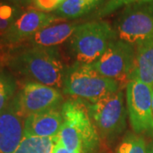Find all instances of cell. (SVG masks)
I'll use <instances>...</instances> for the list:
<instances>
[{
	"label": "cell",
	"instance_id": "cell-4",
	"mask_svg": "<svg viewBox=\"0 0 153 153\" xmlns=\"http://www.w3.org/2000/svg\"><path fill=\"white\" fill-rule=\"evenodd\" d=\"M115 32L118 39L135 47L153 35V0H139L125 6Z\"/></svg>",
	"mask_w": 153,
	"mask_h": 153
},
{
	"label": "cell",
	"instance_id": "cell-6",
	"mask_svg": "<svg viewBox=\"0 0 153 153\" xmlns=\"http://www.w3.org/2000/svg\"><path fill=\"white\" fill-rule=\"evenodd\" d=\"M135 59L134 46L120 39H115L104 54L91 65L99 73L117 81L122 86L123 82L128 84L133 77Z\"/></svg>",
	"mask_w": 153,
	"mask_h": 153
},
{
	"label": "cell",
	"instance_id": "cell-12",
	"mask_svg": "<svg viewBox=\"0 0 153 153\" xmlns=\"http://www.w3.org/2000/svg\"><path fill=\"white\" fill-rule=\"evenodd\" d=\"M58 110H49L28 116L24 120V137L57 136L63 124L61 109Z\"/></svg>",
	"mask_w": 153,
	"mask_h": 153
},
{
	"label": "cell",
	"instance_id": "cell-2",
	"mask_svg": "<svg viewBox=\"0 0 153 153\" xmlns=\"http://www.w3.org/2000/svg\"><path fill=\"white\" fill-rule=\"evenodd\" d=\"M120 84L99 73L92 65L76 62L67 69L63 83L66 94L96 102L117 92Z\"/></svg>",
	"mask_w": 153,
	"mask_h": 153
},
{
	"label": "cell",
	"instance_id": "cell-18",
	"mask_svg": "<svg viewBox=\"0 0 153 153\" xmlns=\"http://www.w3.org/2000/svg\"><path fill=\"white\" fill-rule=\"evenodd\" d=\"M16 89V82L9 74L0 72V113L13 100Z\"/></svg>",
	"mask_w": 153,
	"mask_h": 153
},
{
	"label": "cell",
	"instance_id": "cell-17",
	"mask_svg": "<svg viewBox=\"0 0 153 153\" xmlns=\"http://www.w3.org/2000/svg\"><path fill=\"white\" fill-rule=\"evenodd\" d=\"M57 140L64 147L71 152L83 153L81 137L76 128L68 122L63 120V124L57 135Z\"/></svg>",
	"mask_w": 153,
	"mask_h": 153
},
{
	"label": "cell",
	"instance_id": "cell-28",
	"mask_svg": "<svg viewBox=\"0 0 153 153\" xmlns=\"http://www.w3.org/2000/svg\"><path fill=\"white\" fill-rule=\"evenodd\" d=\"M58 1H59V2H60V3H62V2H63V1H65V0H58Z\"/></svg>",
	"mask_w": 153,
	"mask_h": 153
},
{
	"label": "cell",
	"instance_id": "cell-26",
	"mask_svg": "<svg viewBox=\"0 0 153 153\" xmlns=\"http://www.w3.org/2000/svg\"><path fill=\"white\" fill-rule=\"evenodd\" d=\"M94 1H96L97 3H99V4H100V3H101V2H102L103 0H94Z\"/></svg>",
	"mask_w": 153,
	"mask_h": 153
},
{
	"label": "cell",
	"instance_id": "cell-15",
	"mask_svg": "<svg viewBox=\"0 0 153 153\" xmlns=\"http://www.w3.org/2000/svg\"><path fill=\"white\" fill-rule=\"evenodd\" d=\"M99 4L94 0H65L54 15L60 19H76L88 14Z\"/></svg>",
	"mask_w": 153,
	"mask_h": 153
},
{
	"label": "cell",
	"instance_id": "cell-7",
	"mask_svg": "<svg viewBox=\"0 0 153 153\" xmlns=\"http://www.w3.org/2000/svg\"><path fill=\"white\" fill-rule=\"evenodd\" d=\"M127 111L135 134L153 136L152 87L138 77L126 85Z\"/></svg>",
	"mask_w": 153,
	"mask_h": 153
},
{
	"label": "cell",
	"instance_id": "cell-21",
	"mask_svg": "<svg viewBox=\"0 0 153 153\" xmlns=\"http://www.w3.org/2000/svg\"><path fill=\"white\" fill-rule=\"evenodd\" d=\"M52 153H73L70 152L69 150H67L66 147H64L61 144H60L57 138H56V141H55V145H54V147L52 150Z\"/></svg>",
	"mask_w": 153,
	"mask_h": 153
},
{
	"label": "cell",
	"instance_id": "cell-5",
	"mask_svg": "<svg viewBox=\"0 0 153 153\" xmlns=\"http://www.w3.org/2000/svg\"><path fill=\"white\" fill-rule=\"evenodd\" d=\"M86 105L94 124L102 138L111 140L124 131L128 111L121 89Z\"/></svg>",
	"mask_w": 153,
	"mask_h": 153
},
{
	"label": "cell",
	"instance_id": "cell-8",
	"mask_svg": "<svg viewBox=\"0 0 153 153\" xmlns=\"http://www.w3.org/2000/svg\"><path fill=\"white\" fill-rule=\"evenodd\" d=\"M62 101V94L59 89L34 82L25 83L12 100L17 113L24 120L34 113L59 109Z\"/></svg>",
	"mask_w": 153,
	"mask_h": 153
},
{
	"label": "cell",
	"instance_id": "cell-23",
	"mask_svg": "<svg viewBox=\"0 0 153 153\" xmlns=\"http://www.w3.org/2000/svg\"><path fill=\"white\" fill-rule=\"evenodd\" d=\"M9 54L5 52L4 50L0 49V66L4 63V62H7L8 59H9Z\"/></svg>",
	"mask_w": 153,
	"mask_h": 153
},
{
	"label": "cell",
	"instance_id": "cell-14",
	"mask_svg": "<svg viewBox=\"0 0 153 153\" xmlns=\"http://www.w3.org/2000/svg\"><path fill=\"white\" fill-rule=\"evenodd\" d=\"M133 77H138L153 86V35L136 46L135 69Z\"/></svg>",
	"mask_w": 153,
	"mask_h": 153
},
{
	"label": "cell",
	"instance_id": "cell-25",
	"mask_svg": "<svg viewBox=\"0 0 153 153\" xmlns=\"http://www.w3.org/2000/svg\"><path fill=\"white\" fill-rule=\"evenodd\" d=\"M147 153H153V141L147 146Z\"/></svg>",
	"mask_w": 153,
	"mask_h": 153
},
{
	"label": "cell",
	"instance_id": "cell-22",
	"mask_svg": "<svg viewBox=\"0 0 153 153\" xmlns=\"http://www.w3.org/2000/svg\"><path fill=\"white\" fill-rule=\"evenodd\" d=\"M18 6H26L33 4V0H8Z\"/></svg>",
	"mask_w": 153,
	"mask_h": 153
},
{
	"label": "cell",
	"instance_id": "cell-10",
	"mask_svg": "<svg viewBox=\"0 0 153 153\" xmlns=\"http://www.w3.org/2000/svg\"><path fill=\"white\" fill-rule=\"evenodd\" d=\"M63 120L73 126L81 137L83 153H93L100 144L99 133L87 105L79 100H68L61 105Z\"/></svg>",
	"mask_w": 153,
	"mask_h": 153
},
{
	"label": "cell",
	"instance_id": "cell-27",
	"mask_svg": "<svg viewBox=\"0 0 153 153\" xmlns=\"http://www.w3.org/2000/svg\"><path fill=\"white\" fill-rule=\"evenodd\" d=\"M152 111H153V86H152Z\"/></svg>",
	"mask_w": 153,
	"mask_h": 153
},
{
	"label": "cell",
	"instance_id": "cell-19",
	"mask_svg": "<svg viewBox=\"0 0 153 153\" xmlns=\"http://www.w3.org/2000/svg\"><path fill=\"white\" fill-rule=\"evenodd\" d=\"M117 153H147V146L142 137L128 133L120 143Z\"/></svg>",
	"mask_w": 153,
	"mask_h": 153
},
{
	"label": "cell",
	"instance_id": "cell-24",
	"mask_svg": "<svg viewBox=\"0 0 153 153\" xmlns=\"http://www.w3.org/2000/svg\"><path fill=\"white\" fill-rule=\"evenodd\" d=\"M10 26L11 25L10 24V23L4 22V21H2V20L0 19V34H2V33H4L6 30L10 27Z\"/></svg>",
	"mask_w": 153,
	"mask_h": 153
},
{
	"label": "cell",
	"instance_id": "cell-3",
	"mask_svg": "<svg viewBox=\"0 0 153 153\" xmlns=\"http://www.w3.org/2000/svg\"><path fill=\"white\" fill-rule=\"evenodd\" d=\"M115 29L105 22H89L78 25L71 38V48L76 62L91 65L117 39Z\"/></svg>",
	"mask_w": 153,
	"mask_h": 153
},
{
	"label": "cell",
	"instance_id": "cell-13",
	"mask_svg": "<svg viewBox=\"0 0 153 153\" xmlns=\"http://www.w3.org/2000/svg\"><path fill=\"white\" fill-rule=\"evenodd\" d=\"M78 24L76 22L53 23L33 34L25 44L26 46L55 48L57 45L64 43L68 38H71Z\"/></svg>",
	"mask_w": 153,
	"mask_h": 153
},
{
	"label": "cell",
	"instance_id": "cell-20",
	"mask_svg": "<svg viewBox=\"0 0 153 153\" xmlns=\"http://www.w3.org/2000/svg\"><path fill=\"white\" fill-rule=\"evenodd\" d=\"M61 4L58 0H33V4L35 10L45 13L55 12Z\"/></svg>",
	"mask_w": 153,
	"mask_h": 153
},
{
	"label": "cell",
	"instance_id": "cell-11",
	"mask_svg": "<svg viewBox=\"0 0 153 153\" xmlns=\"http://www.w3.org/2000/svg\"><path fill=\"white\" fill-rule=\"evenodd\" d=\"M24 118L14 107L12 100L0 113V153H14L24 137Z\"/></svg>",
	"mask_w": 153,
	"mask_h": 153
},
{
	"label": "cell",
	"instance_id": "cell-9",
	"mask_svg": "<svg viewBox=\"0 0 153 153\" xmlns=\"http://www.w3.org/2000/svg\"><path fill=\"white\" fill-rule=\"evenodd\" d=\"M61 20L54 14L35 9L23 12L5 32L0 34V49L14 50L26 44L29 38L40 29Z\"/></svg>",
	"mask_w": 153,
	"mask_h": 153
},
{
	"label": "cell",
	"instance_id": "cell-16",
	"mask_svg": "<svg viewBox=\"0 0 153 153\" xmlns=\"http://www.w3.org/2000/svg\"><path fill=\"white\" fill-rule=\"evenodd\" d=\"M56 138L23 137L14 153H52Z\"/></svg>",
	"mask_w": 153,
	"mask_h": 153
},
{
	"label": "cell",
	"instance_id": "cell-1",
	"mask_svg": "<svg viewBox=\"0 0 153 153\" xmlns=\"http://www.w3.org/2000/svg\"><path fill=\"white\" fill-rule=\"evenodd\" d=\"M11 70L32 82L54 88L63 87L67 69L56 48L24 46L9 55Z\"/></svg>",
	"mask_w": 153,
	"mask_h": 153
}]
</instances>
